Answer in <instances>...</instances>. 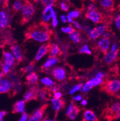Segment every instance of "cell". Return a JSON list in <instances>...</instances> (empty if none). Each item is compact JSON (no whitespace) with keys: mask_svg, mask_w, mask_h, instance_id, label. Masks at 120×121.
<instances>
[{"mask_svg":"<svg viewBox=\"0 0 120 121\" xmlns=\"http://www.w3.org/2000/svg\"><path fill=\"white\" fill-rule=\"evenodd\" d=\"M51 33L52 31L46 30V28H39L38 26H31L26 33V38H31L40 42H46L50 39Z\"/></svg>","mask_w":120,"mask_h":121,"instance_id":"obj_1","label":"cell"},{"mask_svg":"<svg viewBox=\"0 0 120 121\" xmlns=\"http://www.w3.org/2000/svg\"><path fill=\"white\" fill-rule=\"evenodd\" d=\"M35 7L32 3L27 1L25 3V7L22 11V18L21 23L22 24L28 22L34 16Z\"/></svg>","mask_w":120,"mask_h":121,"instance_id":"obj_2","label":"cell"},{"mask_svg":"<svg viewBox=\"0 0 120 121\" xmlns=\"http://www.w3.org/2000/svg\"><path fill=\"white\" fill-rule=\"evenodd\" d=\"M103 87H104V91L112 95L120 91V81L117 80H110L106 82L103 86Z\"/></svg>","mask_w":120,"mask_h":121,"instance_id":"obj_3","label":"cell"},{"mask_svg":"<svg viewBox=\"0 0 120 121\" xmlns=\"http://www.w3.org/2000/svg\"><path fill=\"white\" fill-rule=\"evenodd\" d=\"M47 107H48V105L45 104L40 108L36 110L35 112H34L31 116L29 117L28 121H41Z\"/></svg>","mask_w":120,"mask_h":121,"instance_id":"obj_4","label":"cell"},{"mask_svg":"<svg viewBox=\"0 0 120 121\" xmlns=\"http://www.w3.org/2000/svg\"><path fill=\"white\" fill-rule=\"evenodd\" d=\"M50 47H51V45L48 43L44 44V45H41V47H40L37 54H36V57H35V60L36 61H38L45 55H46L48 52H49Z\"/></svg>","mask_w":120,"mask_h":121,"instance_id":"obj_5","label":"cell"},{"mask_svg":"<svg viewBox=\"0 0 120 121\" xmlns=\"http://www.w3.org/2000/svg\"><path fill=\"white\" fill-rule=\"evenodd\" d=\"M106 30V27L104 25H99V27L94 28V29L92 30L89 33L90 37L93 39H95L103 35V33Z\"/></svg>","mask_w":120,"mask_h":121,"instance_id":"obj_6","label":"cell"},{"mask_svg":"<svg viewBox=\"0 0 120 121\" xmlns=\"http://www.w3.org/2000/svg\"><path fill=\"white\" fill-rule=\"evenodd\" d=\"M38 96V90L36 87H33L26 92L24 95L25 102L29 101L33 99H37Z\"/></svg>","mask_w":120,"mask_h":121,"instance_id":"obj_7","label":"cell"},{"mask_svg":"<svg viewBox=\"0 0 120 121\" xmlns=\"http://www.w3.org/2000/svg\"><path fill=\"white\" fill-rule=\"evenodd\" d=\"M98 47L100 50L103 52L104 54H107V52L108 49L109 48L110 40L108 38H102L98 42Z\"/></svg>","mask_w":120,"mask_h":121,"instance_id":"obj_8","label":"cell"},{"mask_svg":"<svg viewBox=\"0 0 120 121\" xmlns=\"http://www.w3.org/2000/svg\"><path fill=\"white\" fill-rule=\"evenodd\" d=\"M52 75L58 81H62L66 77V71L60 67H57L53 69Z\"/></svg>","mask_w":120,"mask_h":121,"instance_id":"obj_9","label":"cell"},{"mask_svg":"<svg viewBox=\"0 0 120 121\" xmlns=\"http://www.w3.org/2000/svg\"><path fill=\"white\" fill-rule=\"evenodd\" d=\"M55 15L54 10L53 9L52 6V5H49V6H47L45 7V10H44L42 14V19L44 21L46 22L50 19L51 17Z\"/></svg>","mask_w":120,"mask_h":121,"instance_id":"obj_10","label":"cell"},{"mask_svg":"<svg viewBox=\"0 0 120 121\" xmlns=\"http://www.w3.org/2000/svg\"><path fill=\"white\" fill-rule=\"evenodd\" d=\"M85 16L95 24H98V23L102 21V16L97 11L87 12Z\"/></svg>","mask_w":120,"mask_h":121,"instance_id":"obj_11","label":"cell"},{"mask_svg":"<svg viewBox=\"0 0 120 121\" xmlns=\"http://www.w3.org/2000/svg\"><path fill=\"white\" fill-rule=\"evenodd\" d=\"M12 87V82L8 80L4 79L0 82V93L8 92Z\"/></svg>","mask_w":120,"mask_h":121,"instance_id":"obj_12","label":"cell"},{"mask_svg":"<svg viewBox=\"0 0 120 121\" xmlns=\"http://www.w3.org/2000/svg\"><path fill=\"white\" fill-rule=\"evenodd\" d=\"M13 113H25V101L21 100L16 102L13 107Z\"/></svg>","mask_w":120,"mask_h":121,"instance_id":"obj_13","label":"cell"},{"mask_svg":"<svg viewBox=\"0 0 120 121\" xmlns=\"http://www.w3.org/2000/svg\"><path fill=\"white\" fill-rule=\"evenodd\" d=\"M3 56H4V64L11 68L15 63L14 56L9 52H5V51L3 52Z\"/></svg>","mask_w":120,"mask_h":121,"instance_id":"obj_14","label":"cell"},{"mask_svg":"<svg viewBox=\"0 0 120 121\" xmlns=\"http://www.w3.org/2000/svg\"><path fill=\"white\" fill-rule=\"evenodd\" d=\"M11 50L13 52V56L16 58V60L19 61H21L22 60L23 55L20 47L17 45H15L11 47Z\"/></svg>","mask_w":120,"mask_h":121,"instance_id":"obj_15","label":"cell"},{"mask_svg":"<svg viewBox=\"0 0 120 121\" xmlns=\"http://www.w3.org/2000/svg\"><path fill=\"white\" fill-rule=\"evenodd\" d=\"M118 53V49H116V51H111L107 53V54L105 56V58H104L105 62L108 65L112 63L116 59Z\"/></svg>","mask_w":120,"mask_h":121,"instance_id":"obj_16","label":"cell"},{"mask_svg":"<svg viewBox=\"0 0 120 121\" xmlns=\"http://www.w3.org/2000/svg\"><path fill=\"white\" fill-rule=\"evenodd\" d=\"M83 121H97V118L95 114L92 110H87L83 113Z\"/></svg>","mask_w":120,"mask_h":121,"instance_id":"obj_17","label":"cell"},{"mask_svg":"<svg viewBox=\"0 0 120 121\" xmlns=\"http://www.w3.org/2000/svg\"><path fill=\"white\" fill-rule=\"evenodd\" d=\"M61 54V49H59L57 44H52L50 47V51H49V57H56V56H60Z\"/></svg>","mask_w":120,"mask_h":121,"instance_id":"obj_18","label":"cell"},{"mask_svg":"<svg viewBox=\"0 0 120 121\" xmlns=\"http://www.w3.org/2000/svg\"><path fill=\"white\" fill-rule=\"evenodd\" d=\"M51 101L52 103V108L54 109V110L57 111V112H58L61 108L64 106V101L60 99L53 98Z\"/></svg>","mask_w":120,"mask_h":121,"instance_id":"obj_19","label":"cell"},{"mask_svg":"<svg viewBox=\"0 0 120 121\" xmlns=\"http://www.w3.org/2000/svg\"><path fill=\"white\" fill-rule=\"evenodd\" d=\"M100 4L104 9L109 11L114 8V1L112 0H102L100 1Z\"/></svg>","mask_w":120,"mask_h":121,"instance_id":"obj_20","label":"cell"},{"mask_svg":"<svg viewBox=\"0 0 120 121\" xmlns=\"http://www.w3.org/2000/svg\"><path fill=\"white\" fill-rule=\"evenodd\" d=\"M58 60L57 57H49L48 60L45 62V64L43 65L42 68L44 69H48V68H50L51 66L55 65L57 62H58Z\"/></svg>","mask_w":120,"mask_h":121,"instance_id":"obj_21","label":"cell"},{"mask_svg":"<svg viewBox=\"0 0 120 121\" xmlns=\"http://www.w3.org/2000/svg\"><path fill=\"white\" fill-rule=\"evenodd\" d=\"M26 79L28 84H34L38 81V76L36 74V73L32 72L26 76Z\"/></svg>","mask_w":120,"mask_h":121,"instance_id":"obj_22","label":"cell"},{"mask_svg":"<svg viewBox=\"0 0 120 121\" xmlns=\"http://www.w3.org/2000/svg\"><path fill=\"white\" fill-rule=\"evenodd\" d=\"M69 37H70V39L74 43L80 42L81 40V39H82L81 35L79 34V33L75 30L69 35Z\"/></svg>","mask_w":120,"mask_h":121,"instance_id":"obj_23","label":"cell"},{"mask_svg":"<svg viewBox=\"0 0 120 121\" xmlns=\"http://www.w3.org/2000/svg\"><path fill=\"white\" fill-rule=\"evenodd\" d=\"M79 113H80V108H79V107L77 106V105H74L72 110L70 112V114H69L68 117L71 120H73L77 117V116L79 114Z\"/></svg>","mask_w":120,"mask_h":121,"instance_id":"obj_24","label":"cell"},{"mask_svg":"<svg viewBox=\"0 0 120 121\" xmlns=\"http://www.w3.org/2000/svg\"><path fill=\"white\" fill-rule=\"evenodd\" d=\"M25 3H23L21 1H16L14 3L13 5V9L15 12H19L23 11L25 7Z\"/></svg>","mask_w":120,"mask_h":121,"instance_id":"obj_25","label":"cell"},{"mask_svg":"<svg viewBox=\"0 0 120 121\" xmlns=\"http://www.w3.org/2000/svg\"><path fill=\"white\" fill-rule=\"evenodd\" d=\"M7 24V19L5 12L1 11L0 12V28H5Z\"/></svg>","mask_w":120,"mask_h":121,"instance_id":"obj_26","label":"cell"},{"mask_svg":"<svg viewBox=\"0 0 120 121\" xmlns=\"http://www.w3.org/2000/svg\"><path fill=\"white\" fill-rule=\"evenodd\" d=\"M93 86H94V85L92 84V81H91V80H90V81L86 82L85 85L83 86V87H82V91L84 92H88V91H90L92 89Z\"/></svg>","mask_w":120,"mask_h":121,"instance_id":"obj_27","label":"cell"},{"mask_svg":"<svg viewBox=\"0 0 120 121\" xmlns=\"http://www.w3.org/2000/svg\"><path fill=\"white\" fill-rule=\"evenodd\" d=\"M41 81L43 84H45V86H52L53 84H54V82L52 80L47 77L43 78L41 79Z\"/></svg>","mask_w":120,"mask_h":121,"instance_id":"obj_28","label":"cell"},{"mask_svg":"<svg viewBox=\"0 0 120 121\" xmlns=\"http://www.w3.org/2000/svg\"><path fill=\"white\" fill-rule=\"evenodd\" d=\"M79 52L82 54H91V52L89 49L87 45H84L79 50Z\"/></svg>","mask_w":120,"mask_h":121,"instance_id":"obj_29","label":"cell"},{"mask_svg":"<svg viewBox=\"0 0 120 121\" xmlns=\"http://www.w3.org/2000/svg\"><path fill=\"white\" fill-rule=\"evenodd\" d=\"M35 66V63L34 62H31L30 63L29 65H28L26 68H25L24 69V71L25 72H31L33 70Z\"/></svg>","mask_w":120,"mask_h":121,"instance_id":"obj_30","label":"cell"},{"mask_svg":"<svg viewBox=\"0 0 120 121\" xmlns=\"http://www.w3.org/2000/svg\"><path fill=\"white\" fill-rule=\"evenodd\" d=\"M62 31V32L66 33H69V34H71V33H73L74 31V30L73 29L71 26H69V27H63V28H61V30Z\"/></svg>","mask_w":120,"mask_h":121,"instance_id":"obj_31","label":"cell"},{"mask_svg":"<svg viewBox=\"0 0 120 121\" xmlns=\"http://www.w3.org/2000/svg\"><path fill=\"white\" fill-rule=\"evenodd\" d=\"M10 71V67L7 66L6 65L3 64L2 65V73L3 75H6Z\"/></svg>","mask_w":120,"mask_h":121,"instance_id":"obj_32","label":"cell"},{"mask_svg":"<svg viewBox=\"0 0 120 121\" xmlns=\"http://www.w3.org/2000/svg\"><path fill=\"white\" fill-rule=\"evenodd\" d=\"M82 87H83V84H78V85L75 86L72 88V89L69 92V93L70 94H73V93H74L75 92H76V91L80 90Z\"/></svg>","mask_w":120,"mask_h":121,"instance_id":"obj_33","label":"cell"},{"mask_svg":"<svg viewBox=\"0 0 120 121\" xmlns=\"http://www.w3.org/2000/svg\"><path fill=\"white\" fill-rule=\"evenodd\" d=\"M80 15V12L78 10H74L71 11L69 13V16L70 17H71V18H76V17H78V16Z\"/></svg>","mask_w":120,"mask_h":121,"instance_id":"obj_34","label":"cell"},{"mask_svg":"<svg viewBox=\"0 0 120 121\" xmlns=\"http://www.w3.org/2000/svg\"><path fill=\"white\" fill-rule=\"evenodd\" d=\"M47 92H48V90L47 89H43V90L41 91L39 95L41 99L45 100L46 99V96H47Z\"/></svg>","mask_w":120,"mask_h":121,"instance_id":"obj_35","label":"cell"},{"mask_svg":"<svg viewBox=\"0 0 120 121\" xmlns=\"http://www.w3.org/2000/svg\"><path fill=\"white\" fill-rule=\"evenodd\" d=\"M91 80V81H92V84H93L94 86H95L99 85V84H100L101 82H102V79L97 78H93V79H92V80Z\"/></svg>","mask_w":120,"mask_h":121,"instance_id":"obj_36","label":"cell"},{"mask_svg":"<svg viewBox=\"0 0 120 121\" xmlns=\"http://www.w3.org/2000/svg\"><path fill=\"white\" fill-rule=\"evenodd\" d=\"M54 3H55V1H41V3L43 5L47 7V6H49V5H52V6Z\"/></svg>","mask_w":120,"mask_h":121,"instance_id":"obj_37","label":"cell"},{"mask_svg":"<svg viewBox=\"0 0 120 121\" xmlns=\"http://www.w3.org/2000/svg\"><path fill=\"white\" fill-rule=\"evenodd\" d=\"M60 7H61V10L65 11V12H67L69 10V6L67 4H66L65 2H62L60 4Z\"/></svg>","mask_w":120,"mask_h":121,"instance_id":"obj_38","label":"cell"},{"mask_svg":"<svg viewBox=\"0 0 120 121\" xmlns=\"http://www.w3.org/2000/svg\"><path fill=\"white\" fill-rule=\"evenodd\" d=\"M115 22L116 27H117L119 30H120V15H117V16L115 17Z\"/></svg>","mask_w":120,"mask_h":121,"instance_id":"obj_39","label":"cell"},{"mask_svg":"<svg viewBox=\"0 0 120 121\" xmlns=\"http://www.w3.org/2000/svg\"><path fill=\"white\" fill-rule=\"evenodd\" d=\"M94 11H97V8L94 4H90L87 8V12H94Z\"/></svg>","mask_w":120,"mask_h":121,"instance_id":"obj_40","label":"cell"},{"mask_svg":"<svg viewBox=\"0 0 120 121\" xmlns=\"http://www.w3.org/2000/svg\"><path fill=\"white\" fill-rule=\"evenodd\" d=\"M73 106H74V104H73V102H71V104H70V105L69 106V107H68L67 110V111H66V115L67 116H69V114H70V112L71 111V110H72L73 107Z\"/></svg>","mask_w":120,"mask_h":121,"instance_id":"obj_41","label":"cell"},{"mask_svg":"<svg viewBox=\"0 0 120 121\" xmlns=\"http://www.w3.org/2000/svg\"><path fill=\"white\" fill-rule=\"evenodd\" d=\"M57 25H58V21H57V16L56 15H55L52 17V25L53 27H55Z\"/></svg>","mask_w":120,"mask_h":121,"instance_id":"obj_42","label":"cell"},{"mask_svg":"<svg viewBox=\"0 0 120 121\" xmlns=\"http://www.w3.org/2000/svg\"><path fill=\"white\" fill-rule=\"evenodd\" d=\"M28 114H26V113H23L21 117V119H20L19 121H27V119H28Z\"/></svg>","mask_w":120,"mask_h":121,"instance_id":"obj_43","label":"cell"},{"mask_svg":"<svg viewBox=\"0 0 120 121\" xmlns=\"http://www.w3.org/2000/svg\"><path fill=\"white\" fill-rule=\"evenodd\" d=\"M7 112L5 111H1L0 112V121H3V118L7 114Z\"/></svg>","mask_w":120,"mask_h":121,"instance_id":"obj_44","label":"cell"},{"mask_svg":"<svg viewBox=\"0 0 120 121\" xmlns=\"http://www.w3.org/2000/svg\"><path fill=\"white\" fill-rule=\"evenodd\" d=\"M54 98L59 99L62 96V93H60V92H55V93H54Z\"/></svg>","mask_w":120,"mask_h":121,"instance_id":"obj_45","label":"cell"},{"mask_svg":"<svg viewBox=\"0 0 120 121\" xmlns=\"http://www.w3.org/2000/svg\"><path fill=\"white\" fill-rule=\"evenodd\" d=\"M73 24H74V26H75L76 27V28H79V29H82V26H81V25H80V24H79V23L78 22H76V21H73Z\"/></svg>","mask_w":120,"mask_h":121,"instance_id":"obj_46","label":"cell"},{"mask_svg":"<svg viewBox=\"0 0 120 121\" xmlns=\"http://www.w3.org/2000/svg\"><path fill=\"white\" fill-rule=\"evenodd\" d=\"M103 76H104V74H103L102 72H99V73H98L96 75V76H95V78H97L102 79V78L103 77Z\"/></svg>","mask_w":120,"mask_h":121,"instance_id":"obj_47","label":"cell"},{"mask_svg":"<svg viewBox=\"0 0 120 121\" xmlns=\"http://www.w3.org/2000/svg\"><path fill=\"white\" fill-rule=\"evenodd\" d=\"M73 99H74V100H76V101H81V100L82 99V96H81V95H77L76 96L73 98Z\"/></svg>","mask_w":120,"mask_h":121,"instance_id":"obj_48","label":"cell"},{"mask_svg":"<svg viewBox=\"0 0 120 121\" xmlns=\"http://www.w3.org/2000/svg\"><path fill=\"white\" fill-rule=\"evenodd\" d=\"M61 21H62V22L66 23V21L67 20H66V17L64 15H62V16H61Z\"/></svg>","mask_w":120,"mask_h":121,"instance_id":"obj_49","label":"cell"},{"mask_svg":"<svg viewBox=\"0 0 120 121\" xmlns=\"http://www.w3.org/2000/svg\"><path fill=\"white\" fill-rule=\"evenodd\" d=\"M81 104H82V105H86L87 104V101L86 99L82 100V101H81Z\"/></svg>","mask_w":120,"mask_h":121,"instance_id":"obj_50","label":"cell"},{"mask_svg":"<svg viewBox=\"0 0 120 121\" xmlns=\"http://www.w3.org/2000/svg\"><path fill=\"white\" fill-rule=\"evenodd\" d=\"M52 92L54 93H55L57 92V91H58V87L57 86H54L52 87Z\"/></svg>","mask_w":120,"mask_h":121,"instance_id":"obj_51","label":"cell"},{"mask_svg":"<svg viewBox=\"0 0 120 121\" xmlns=\"http://www.w3.org/2000/svg\"><path fill=\"white\" fill-rule=\"evenodd\" d=\"M67 21H69V22L71 23V22H73L72 18H71V17H70V16H69V15H68V16H67Z\"/></svg>","mask_w":120,"mask_h":121,"instance_id":"obj_52","label":"cell"},{"mask_svg":"<svg viewBox=\"0 0 120 121\" xmlns=\"http://www.w3.org/2000/svg\"><path fill=\"white\" fill-rule=\"evenodd\" d=\"M116 44H114V45H113V46H112V50L111 51H116Z\"/></svg>","mask_w":120,"mask_h":121,"instance_id":"obj_53","label":"cell"},{"mask_svg":"<svg viewBox=\"0 0 120 121\" xmlns=\"http://www.w3.org/2000/svg\"><path fill=\"white\" fill-rule=\"evenodd\" d=\"M3 73H2V72H0V82H1L2 80L1 79H2V77H3Z\"/></svg>","mask_w":120,"mask_h":121,"instance_id":"obj_54","label":"cell"},{"mask_svg":"<svg viewBox=\"0 0 120 121\" xmlns=\"http://www.w3.org/2000/svg\"><path fill=\"white\" fill-rule=\"evenodd\" d=\"M43 121H50V120H48V119H45Z\"/></svg>","mask_w":120,"mask_h":121,"instance_id":"obj_55","label":"cell"}]
</instances>
